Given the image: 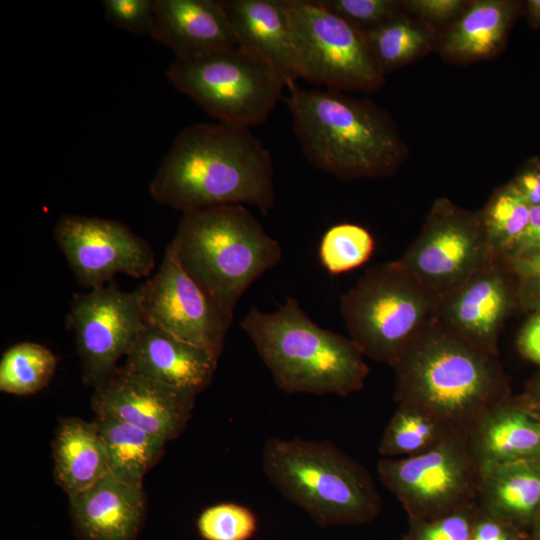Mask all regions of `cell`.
<instances>
[{
	"label": "cell",
	"instance_id": "obj_17",
	"mask_svg": "<svg viewBox=\"0 0 540 540\" xmlns=\"http://www.w3.org/2000/svg\"><path fill=\"white\" fill-rule=\"evenodd\" d=\"M238 46L258 56L285 84L303 78L287 0H222Z\"/></svg>",
	"mask_w": 540,
	"mask_h": 540
},
{
	"label": "cell",
	"instance_id": "obj_5",
	"mask_svg": "<svg viewBox=\"0 0 540 540\" xmlns=\"http://www.w3.org/2000/svg\"><path fill=\"white\" fill-rule=\"evenodd\" d=\"M170 245L185 272L230 320L245 291L283 254L244 205L183 213Z\"/></svg>",
	"mask_w": 540,
	"mask_h": 540
},
{
	"label": "cell",
	"instance_id": "obj_11",
	"mask_svg": "<svg viewBox=\"0 0 540 540\" xmlns=\"http://www.w3.org/2000/svg\"><path fill=\"white\" fill-rule=\"evenodd\" d=\"M492 258L482 213L440 198L421 233L396 261L439 303Z\"/></svg>",
	"mask_w": 540,
	"mask_h": 540
},
{
	"label": "cell",
	"instance_id": "obj_9",
	"mask_svg": "<svg viewBox=\"0 0 540 540\" xmlns=\"http://www.w3.org/2000/svg\"><path fill=\"white\" fill-rule=\"evenodd\" d=\"M377 472L402 504L408 520H432L477 501L481 482L463 431L451 432L421 454L381 459Z\"/></svg>",
	"mask_w": 540,
	"mask_h": 540
},
{
	"label": "cell",
	"instance_id": "obj_13",
	"mask_svg": "<svg viewBox=\"0 0 540 540\" xmlns=\"http://www.w3.org/2000/svg\"><path fill=\"white\" fill-rule=\"evenodd\" d=\"M140 288L145 322L220 358L232 320L185 272L170 244Z\"/></svg>",
	"mask_w": 540,
	"mask_h": 540
},
{
	"label": "cell",
	"instance_id": "obj_37",
	"mask_svg": "<svg viewBox=\"0 0 540 540\" xmlns=\"http://www.w3.org/2000/svg\"><path fill=\"white\" fill-rule=\"evenodd\" d=\"M517 343L527 359L540 365V312H536L525 324Z\"/></svg>",
	"mask_w": 540,
	"mask_h": 540
},
{
	"label": "cell",
	"instance_id": "obj_43",
	"mask_svg": "<svg viewBox=\"0 0 540 540\" xmlns=\"http://www.w3.org/2000/svg\"><path fill=\"white\" fill-rule=\"evenodd\" d=\"M528 9L532 20L540 21V0L528 1Z\"/></svg>",
	"mask_w": 540,
	"mask_h": 540
},
{
	"label": "cell",
	"instance_id": "obj_34",
	"mask_svg": "<svg viewBox=\"0 0 540 540\" xmlns=\"http://www.w3.org/2000/svg\"><path fill=\"white\" fill-rule=\"evenodd\" d=\"M106 20L122 30L136 35H151L153 0H104Z\"/></svg>",
	"mask_w": 540,
	"mask_h": 540
},
{
	"label": "cell",
	"instance_id": "obj_25",
	"mask_svg": "<svg viewBox=\"0 0 540 540\" xmlns=\"http://www.w3.org/2000/svg\"><path fill=\"white\" fill-rule=\"evenodd\" d=\"M103 438L109 473L116 479L142 487L145 474L160 459L166 441L109 416L96 415Z\"/></svg>",
	"mask_w": 540,
	"mask_h": 540
},
{
	"label": "cell",
	"instance_id": "obj_33",
	"mask_svg": "<svg viewBox=\"0 0 540 540\" xmlns=\"http://www.w3.org/2000/svg\"><path fill=\"white\" fill-rule=\"evenodd\" d=\"M335 15L364 33L375 29L397 14L400 4L392 0H318Z\"/></svg>",
	"mask_w": 540,
	"mask_h": 540
},
{
	"label": "cell",
	"instance_id": "obj_35",
	"mask_svg": "<svg viewBox=\"0 0 540 540\" xmlns=\"http://www.w3.org/2000/svg\"><path fill=\"white\" fill-rule=\"evenodd\" d=\"M471 540H530V534L478 506Z\"/></svg>",
	"mask_w": 540,
	"mask_h": 540
},
{
	"label": "cell",
	"instance_id": "obj_1",
	"mask_svg": "<svg viewBox=\"0 0 540 540\" xmlns=\"http://www.w3.org/2000/svg\"><path fill=\"white\" fill-rule=\"evenodd\" d=\"M149 190L155 201L182 214L250 204L266 215L276 202L270 152L249 128L222 122L183 129Z\"/></svg>",
	"mask_w": 540,
	"mask_h": 540
},
{
	"label": "cell",
	"instance_id": "obj_14",
	"mask_svg": "<svg viewBox=\"0 0 540 540\" xmlns=\"http://www.w3.org/2000/svg\"><path fill=\"white\" fill-rule=\"evenodd\" d=\"M53 235L76 280L85 288L102 287L117 273L147 277L154 268L149 243L117 220L64 215Z\"/></svg>",
	"mask_w": 540,
	"mask_h": 540
},
{
	"label": "cell",
	"instance_id": "obj_31",
	"mask_svg": "<svg viewBox=\"0 0 540 540\" xmlns=\"http://www.w3.org/2000/svg\"><path fill=\"white\" fill-rule=\"evenodd\" d=\"M257 528L255 513L233 502L212 505L197 519V530L204 540H250Z\"/></svg>",
	"mask_w": 540,
	"mask_h": 540
},
{
	"label": "cell",
	"instance_id": "obj_26",
	"mask_svg": "<svg viewBox=\"0 0 540 540\" xmlns=\"http://www.w3.org/2000/svg\"><path fill=\"white\" fill-rule=\"evenodd\" d=\"M455 430L425 408L399 403L381 438V455L410 457L428 451Z\"/></svg>",
	"mask_w": 540,
	"mask_h": 540
},
{
	"label": "cell",
	"instance_id": "obj_40",
	"mask_svg": "<svg viewBox=\"0 0 540 540\" xmlns=\"http://www.w3.org/2000/svg\"><path fill=\"white\" fill-rule=\"evenodd\" d=\"M505 261L512 272L520 279L540 280V250Z\"/></svg>",
	"mask_w": 540,
	"mask_h": 540
},
{
	"label": "cell",
	"instance_id": "obj_28",
	"mask_svg": "<svg viewBox=\"0 0 540 540\" xmlns=\"http://www.w3.org/2000/svg\"><path fill=\"white\" fill-rule=\"evenodd\" d=\"M530 205L510 183L496 192L481 212L491 253L507 259L525 232Z\"/></svg>",
	"mask_w": 540,
	"mask_h": 540
},
{
	"label": "cell",
	"instance_id": "obj_10",
	"mask_svg": "<svg viewBox=\"0 0 540 540\" xmlns=\"http://www.w3.org/2000/svg\"><path fill=\"white\" fill-rule=\"evenodd\" d=\"M299 45L303 79L335 90L372 91L383 82L366 33L318 0H287Z\"/></svg>",
	"mask_w": 540,
	"mask_h": 540
},
{
	"label": "cell",
	"instance_id": "obj_21",
	"mask_svg": "<svg viewBox=\"0 0 540 540\" xmlns=\"http://www.w3.org/2000/svg\"><path fill=\"white\" fill-rule=\"evenodd\" d=\"M467 440L481 474L507 463L540 459V422L524 398L510 396L487 409L468 429Z\"/></svg>",
	"mask_w": 540,
	"mask_h": 540
},
{
	"label": "cell",
	"instance_id": "obj_6",
	"mask_svg": "<svg viewBox=\"0 0 540 540\" xmlns=\"http://www.w3.org/2000/svg\"><path fill=\"white\" fill-rule=\"evenodd\" d=\"M262 466L275 488L320 527L366 524L381 511L370 473L329 441L270 438Z\"/></svg>",
	"mask_w": 540,
	"mask_h": 540
},
{
	"label": "cell",
	"instance_id": "obj_30",
	"mask_svg": "<svg viewBox=\"0 0 540 540\" xmlns=\"http://www.w3.org/2000/svg\"><path fill=\"white\" fill-rule=\"evenodd\" d=\"M374 249V238L366 228L340 223L330 227L322 236L319 259L329 274L339 275L365 264Z\"/></svg>",
	"mask_w": 540,
	"mask_h": 540
},
{
	"label": "cell",
	"instance_id": "obj_44",
	"mask_svg": "<svg viewBox=\"0 0 540 540\" xmlns=\"http://www.w3.org/2000/svg\"><path fill=\"white\" fill-rule=\"evenodd\" d=\"M523 398L531 414L540 422V402L533 401L526 396Z\"/></svg>",
	"mask_w": 540,
	"mask_h": 540
},
{
	"label": "cell",
	"instance_id": "obj_32",
	"mask_svg": "<svg viewBox=\"0 0 540 540\" xmlns=\"http://www.w3.org/2000/svg\"><path fill=\"white\" fill-rule=\"evenodd\" d=\"M477 501L432 520H408L401 540H471Z\"/></svg>",
	"mask_w": 540,
	"mask_h": 540
},
{
	"label": "cell",
	"instance_id": "obj_23",
	"mask_svg": "<svg viewBox=\"0 0 540 540\" xmlns=\"http://www.w3.org/2000/svg\"><path fill=\"white\" fill-rule=\"evenodd\" d=\"M52 449L55 480L69 497L109 474L105 444L95 421L61 419Z\"/></svg>",
	"mask_w": 540,
	"mask_h": 540
},
{
	"label": "cell",
	"instance_id": "obj_22",
	"mask_svg": "<svg viewBox=\"0 0 540 540\" xmlns=\"http://www.w3.org/2000/svg\"><path fill=\"white\" fill-rule=\"evenodd\" d=\"M480 509L530 533L540 512V459L496 466L481 474Z\"/></svg>",
	"mask_w": 540,
	"mask_h": 540
},
{
	"label": "cell",
	"instance_id": "obj_27",
	"mask_svg": "<svg viewBox=\"0 0 540 540\" xmlns=\"http://www.w3.org/2000/svg\"><path fill=\"white\" fill-rule=\"evenodd\" d=\"M57 366V357L34 342L13 345L0 361V390L13 395L34 394L48 385Z\"/></svg>",
	"mask_w": 540,
	"mask_h": 540
},
{
	"label": "cell",
	"instance_id": "obj_12",
	"mask_svg": "<svg viewBox=\"0 0 540 540\" xmlns=\"http://www.w3.org/2000/svg\"><path fill=\"white\" fill-rule=\"evenodd\" d=\"M66 323L75 335L84 381L96 388L117 370L144 325L141 288L122 291L108 283L75 294Z\"/></svg>",
	"mask_w": 540,
	"mask_h": 540
},
{
	"label": "cell",
	"instance_id": "obj_15",
	"mask_svg": "<svg viewBox=\"0 0 540 540\" xmlns=\"http://www.w3.org/2000/svg\"><path fill=\"white\" fill-rule=\"evenodd\" d=\"M195 398L124 367L95 388L91 403L96 415L112 417L168 442L185 429Z\"/></svg>",
	"mask_w": 540,
	"mask_h": 540
},
{
	"label": "cell",
	"instance_id": "obj_45",
	"mask_svg": "<svg viewBox=\"0 0 540 540\" xmlns=\"http://www.w3.org/2000/svg\"><path fill=\"white\" fill-rule=\"evenodd\" d=\"M530 540H540V512L530 530Z\"/></svg>",
	"mask_w": 540,
	"mask_h": 540
},
{
	"label": "cell",
	"instance_id": "obj_4",
	"mask_svg": "<svg viewBox=\"0 0 540 540\" xmlns=\"http://www.w3.org/2000/svg\"><path fill=\"white\" fill-rule=\"evenodd\" d=\"M240 326L286 393L347 396L364 387L369 368L360 348L316 324L293 297L274 312L252 307Z\"/></svg>",
	"mask_w": 540,
	"mask_h": 540
},
{
	"label": "cell",
	"instance_id": "obj_20",
	"mask_svg": "<svg viewBox=\"0 0 540 540\" xmlns=\"http://www.w3.org/2000/svg\"><path fill=\"white\" fill-rule=\"evenodd\" d=\"M69 499L77 540H137L145 519L142 487L109 473Z\"/></svg>",
	"mask_w": 540,
	"mask_h": 540
},
{
	"label": "cell",
	"instance_id": "obj_42",
	"mask_svg": "<svg viewBox=\"0 0 540 540\" xmlns=\"http://www.w3.org/2000/svg\"><path fill=\"white\" fill-rule=\"evenodd\" d=\"M526 397L533 401L540 402V376L532 382Z\"/></svg>",
	"mask_w": 540,
	"mask_h": 540
},
{
	"label": "cell",
	"instance_id": "obj_16",
	"mask_svg": "<svg viewBox=\"0 0 540 540\" xmlns=\"http://www.w3.org/2000/svg\"><path fill=\"white\" fill-rule=\"evenodd\" d=\"M510 272L504 259L492 258L439 301L436 320L467 341L498 353V335L513 302Z\"/></svg>",
	"mask_w": 540,
	"mask_h": 540
},
{
	"label": "cell",
	"instance_id": "obj_41",
	"mask_svg": "<svg viewBox=\"0 0 540 540\" xmlns=\"http://www.w3.org/2000/svg\"><path fill=\"white\" fill-rule=\"evenodd\" d=\"M518 297L525 307L540 312V280L520 279Z\"/></svg>",
	"mask_w": 540,
	"mask_h": 540
},
{
	"label": "cell",
	"instance_id": "obj_24",
	"mask_svg": "<svg viewBox=\"0 0 540 540\" xmlns=\"http://www.w3.org/2000/svg\"><path fill=\"white\" fill-rule=\"evenodd\" d=\"M513 16L510 2H473L445 34L441 52L459 60L485 58L496 53L505 38Z\"/></svg>",
	"mask_w": 540,
	"mask_h": 540
},
{
	"label": "cell",
	"instance_id": "obj_38",
	"mask_svg": "<svg viewBox=\"0 0 540 540\" xmlns=\"http://www.w3.org/2000/svg\"><path fill=\"white\" fill-rule=\"evenodd\" d=\"M540 250V205L530 207L529 222L512 255L505 259L528 255Z\"/></svg>",
	"mask_w": 540,
	"mask_h": 540
},
{
	"label": "cell",
	"instance_id": "obj_39",
	"mask_svg": "<svg viewBox=\"0 0 540 540\" xmlns=\"http://www.w3.org/2000/svg\"><path fill=\"white\" fill-rule=\"evenodd\" d=\"M511 183L530 206L540 205L539 170L526 171Z\"/></svg>",
	"mask_w": 540,
	"mask_h": 540
},
{
	"label": "cell",
	"instance_id": "obj_7",
	"mask_svg": "<svg viewBox=\"0 0 540 540\" xmlns=\"http://www.w3.org/2000/svg\"><path fill=\"white\" fill-rule=\"evenodd\" d=\"M340 307L364 356L393 367L435 320L438 300L393 261L368 269L342 296Z\"/></svg>",
	"mask_w": 540,
	"mask_h": 540
},
{
	"label": "cell",
	"instance_id": "obj_19",
	"mask_svg": "<svg viewBox=\"0 0 540 540\" xmlns=\"http://www.w3.org/2000/svg\"><path fill=\"white\" fill-rule=\"evenodd\" d=\"M126 357L128 370L195 396L211 383L219 360L145 321Z\"/></svg>",
	"mask_w": 540,
	"mask_h": 540
},
{
	"label": "cell",
	"instance_id": "obj_2",
	"mask_svg": "<svg viewBox=\"0 0 540 540\" xmlns=\"http://www.w3.org/2000/svg\"><path fill=\"white\" fill-rule=\"evenodd\" d=\"M394 399L427 409L455 431L468 432L487 409L510 397L498 353L435 320L393 366Z\"/></svg>",
	"mask_w": 540,
	"mask_h": 540
},
{
	"label": "cell",
	"instance_id": "obj_18",
	"mask_svg": "<svg viewBox=\"0 0 540 540\" xmlns=\"http://www.w3.org/2000/svg\"><path fill=\"white\" fill-rule=\"evenodd\" d=\"M150 37L183 60L238 45L225 9L217 0H156Z\"/></svg>",
	"mask_w": 540,
	"mask_h": 540
},
{
	"label": "cell",
	"instance_id": "obj_8",
	"mask_svg": "<svg viewBox=\"0 0 540 540\" xmlns=\"http://www.w3.org/2000/svg\"><path fill=\"white\" fill-rule=\"evenodd\" d=\"M167 78L211 117L247 128L269 117L286 87L273 67L238 45L200 58H174Z\"/></svg>",
	"mask_w": 540,
	"mask_h": 540
},
{
	"label": "cell",
	"instance_id": "obj_29",
	"mask_svg": "<svg viewBox=\"0 0 540 540\" xmlns=\"http://www.w3.org/2000/svg\"><path fill=\"white\" fill-rule=\"evenodd\" d=\"M366 35L384 72L407 63L429 45V35L422 28L397 14Z\"/></svg>",
	"mask_w": 540,
	"mask_h": 540
},
{
	"label": "cell",
	"instance_id": "obj_3",
	"mask_svg": "<svg viewBox=\"0 0 540 540\" xmlns=\"http://www.w3.org/2000/svg\"><path fill=\"white\" fill-rule=\"evenodd\" d=\"M285 102L306 159L342 180L392 173L404 148L389 118L367 101L335 89L286 85Z\"/></svg>",
	"mask_w": 540,
	"mask_h": 540
},
{
	"label": "cell",
	"instance_id": "obj_36",
	"mask_svg": "<svg viewBox=\"0 0 540 540\" xmlns=\"http://www.w3.org/2000/svg\"><path fill=\"white\" fill-rule=\"evenodd\" d=\"M406 10L431 22H444L455 17L464 7L461 0H408L400 4Z\"/></svg>",
	"mask_w": 540,
	"mask_h": 540
}]
</instances>
